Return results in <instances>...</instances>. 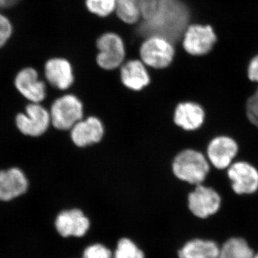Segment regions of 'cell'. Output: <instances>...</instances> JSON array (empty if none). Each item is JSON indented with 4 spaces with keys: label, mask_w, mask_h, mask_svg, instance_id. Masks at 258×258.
I'll return each instance as SVG.
<instances>
[{
    "label": "cell",
    "mask_w": 258,
    "mask_h": 258,
    "mask_svg": "<svg viewBox=\"0 0 258 258\" xmlns=\"http://www.w3.org/2000/svg\"><path fill=\"white\" fill-rule=\"evenodd\" d=\"M204 152L213 170L225 172L238 159L240 145L230 134H218L210 139Z\"/></svg>",
    "instance_id": "obj_5"
},
{
    "label": "cell",
    "mask_w": 258,
    "mask_h": 258,
    "mask_svg": "<svg viewBox=\"0 0 258 258\" xmlns=\"http://www.w3.org/2000/svg\"><path fill=\"white\" fill-rule=\"evenodd\" d=\"M208 120V111L202 103L184 101L176 106L174 121L178 127L187 132H195L205 127Z\"/></svg>",
    "instance_id": "obj_12"
},
{
    "label": "cell",
    "mask_w": 258,
    "mask_h": 258,
    "mask_svg": "<svg viewBox=\"0 0 258 258\" xmlns=\"http://www.w3.org/2000/svg\"><path fill=\"white\" fill-rule=\"evenodd\" d=\"M13 84L29 103H40L46 97V83L35 66L28 64L19 69L14 75Z\"/></svg>",
    "instance_id": "obj_7"
},
{
    "label": "cell",
    "mask_w": 258,
    "mask_h": 258,
    "mask_svg": "<svg viewBox=\"0 0 258 258\" xmlns=\"http://www.w3.org/2000/svg\"><path fill=\"white\" fill-rule=\"evenodd\" d=\"M20 0H0V10L8 11L20 3Z\"/></svg>",
    "instance_id": "obj_26"
},
{
    "label": "cell",
    "mask_w": 258,
    "mask_h": 258,
    "mask_svg": "<svg viewBox=\"0 0 258 258\" xmlns=\"http://www.w3.org/2000/svg\"><path fill=\"white\" fill-rule=\"evenodd\" d=\"M28 176L21 169L11 167L0 171V200L8 202L28 191Z\"/></svg>",
    "instance_id": "obj_13"
},
{
    "label": "cell",
    "mask_w": 258,
    "mask_h": 258,
    "mask_svg": "<svg viewBox=\"0 0 258 258\" xmlns=\"http://www.w3.org/2000/svg\"><path fill=\"white\" fill-rule=\"evenodd\" d=\"M120 78L125 87L136 91L147 87L151 82L147 66L138 58L125 61L120 68Z\"/></svg>",
    "instance_id": "obj_15"
},
{
    "label": "cell",
    "mask_w": 258,
    "mask_h": 258,
    "mask_svg": "<svg viewBox=\"0 0 258 258\" xmlns=\"http://www.w3.org/2000/svg\"><path fill=\"white\" fill-rule=\"evenodd\" d=\"M244 114L249 124L258 131V86L246 100Z\"/></svg>",
    "instance_id": "obj_23"
},
{
    "label": "cell",
    "mask_w": 258,
    "mask_h": 258,
    "mask_svg": "<svg viewBox=\"0 0 258 258\" xmlns=\"http://www.w3.org/2000/svg\"><path fill=\"white\" fill-rule=\"evenodd\" d=\"M90 221L79 209L64 210L57 215L55 220L56 230L64 237H81L89 230Z\"/></svg>",
    "instance_id": "obj_14"
},
{
    "label": "cell",
    "mask_w": 258,
    "mask_h": 258,
    "mask_svg": "<svg viewBox=\"0 0 258 258\" xmlns=\"http://www.w3.org/2000/svg\"><path fill=\"white\" fill-rule=\"evenodd\" d=\"M256 249L242 235H231L220 242L218 258H254Z\"/></svg>",
    "instance_id": "obj_18"
},
{
    "label": "cell",
    "mask_w": 258,
    "mask_h": 258,
    "mask_svg": "<svg viewBox=\"0 0 258 258\" xmlns=\"http://www.w3.org/2000/svg\"><path fill=\"white\" fill-rule=\"evenodd\" d=\"M247 79L258 86V54L251 59L247 68Z\"/></svg>",
    "instance_id": "obj_25"
},
{
    "label": "cell",
    "mask_w": 258,
    "mask_h": 258,
    "mask_svg": "<svg viewBox=\"0 0 258 258\" xmlns=\"http://www.w3.org/2000/svg\"><path fill=\"white\" fill-rule=\"evenodd\" d=\"M97 66L104 71L120 69L125 61L128 47L124 37L118 32L108 30L97 37L95 42Z\"/></svg>",
    "instance_id": "obj_3"
},
{
    "label": "cell",
    "mask_w": 258,
    "mask_h": 258,
    "mask_svg": "<svg viewBox=\"0 0 258 258\" xmlns=\"http://www.w3.org/2000/svg\"><path fill=\"white\" fill-rule=\"evenodd\" d=\"M117 0H84L90 15L99 19L111 18L114 15Z\"/></svg>",
    "instance_id": "obj_20"
},
{
    "label": "cell",
    "mask_w": 258,
    "mask_h": 258,
    "mask_svg": "<svg viewBox=\"0 0 258 258\" xmlns=\"http://www.w3.org/2000/svg\"><path fill=\"white\" fill-rule=\"evenodd\" d=\"M51 124L50 111L41 103H29L25 112L15 117L19 132L26 137H39L45 133Z\"/></svg>",
    "instance_id": "obj_9"
},
{
    "label": "cell",
    "mask_w": 258,
    "mask_h": 258,
    "mask_svg": "<svg viewBox=\"0 0 258 258\" xmlns=\"http://www.w3.org/2000/svg\"><path fill=\"white\" fill-rule=\"evenodd\" d=\"M83 258H113L111 251L101 244L88 246L83 252Z\"/></svg>",
    "instance_id": "obj_24"
},
{
    "label": "cell",
    "mask_w": 258,
    "mask_h": 258,
    "mask_svg": "<svg viewBox=\"0 0 258 258\" xmlns=\"http://www.w3.org/2000/svg\"><path fill=\"white\" fill-rule=\"evenodd\" d=\"M254 258H258V248L256 249L255 254H254Z\"/></svg>",
    "instance_id": "obj_27"
},
{
    "label": "cell",
    "mask_w": 258,
    "mask_h": 258,
    "mask_svg": "<svg viewBox=\"0 0 258 258\" xmlns=\"http://www.w3.org/2000/svg\"><path fill=\"white\" fill-rule=\"evenodd\" d=\"M51 124L58 130H69L82 120V103L74 95H64L57 98L51 106Z\"/></svg>",
    "instance_id": "obj_8"
},
{
    "label": "cell",
    "mask_w": 258,
    "mask_h": 258,
    "mask_svg": "<svg viewBox=\"0 0 258 258\" xmlns=\"http://www.w3.org/2000/svg\"><path fill=\"white\" fill-rule=\"evenodd\" d=\"M181 40V46L188 55L201 57L212 50L217 37L210 25L191 24L185 29Z\"/></svg>",
    "instance_id": "obj_10"
},
{
    "label": "cell",
    "mask_w": 258,
    "mask_h": 258,
    "mask_svg": "<svg viewBox=\"0 0 258 258\" xmlns=\"http://www.w3.org/2000/svg\"><path fill=\"white\" fill-rule=\"evenodd\" d=\"M225 173L235 196L252 197L258 193V167L253 163L236 159Z\"/></svg>",
    "instance_id": "obj_6"
},
{
    "label": "cell",
    "mask_w": 258,
    "mask_h": 258,
    "mask_svg": "<svg viewBox=\"0 0 258 258\" xmlns=\"http://www.w3.org/2000/svg\"><path fill=\"white\" fill-rule=\"evenodd\" d=\"M224 198L221 192L212 185L194 186L187 195V208L194 217L200 220H212L222 211Z\"/></svg>",
    "instance_id": "obj_4"
},
{
    "label": "cell",
    "mask_w": 258,
    "mask_h": 258,
    "mask_svg": "<svg viewBox=\"0 0 258 258\" xmlns=\"http://www.w3.org/2000/svg\"><path fill=\"white\" fill-rule=\"evenodd\" d=\"M176 53L175 42L159 34L147 35L139 44V59L150 69H167L174 62Z\"/></svg>",
    "instance_id": "obj_2"
},
{
    "label": "cell",
    "mask_w": 258,
    "mask_h": 258,
    "mask_svg": "<svg viewBox=\"0 0 258 258\" xmlns=\"http://www.w3.org/2000/svg\"><path fill=\"white\" fill-rule=\"evenodd\" d=\"M220 242L212 237H195L178 251L179 258H218Z\"/></svg>",
    "instance_id": "obj_17"
},
{
    "label": "cell",
    "mask_w": 258,
    "mask_h": 258,
    "mask_svg": "<svg viewBox=\"0 0 258 258\" xmlns=\"http://www.w3.org/2000/svg\"><path fill=\"white\" fill-rule=\"evenodd\" d=\"M114 16L126 26L137 27L142 20L140 0H117Z\"/></svg>",
    "instance_id": "obj_19"
},
{
    "label": "cell",
    "mask_w": 258,
    "mask_h": 258,
    "mask_svg": "<svg viewBox=\"0 0 258 258\" xmlns=\"http://www.w3.org/2000/svg\"><path fill=\"white\" fill-rule=\"evenodd\" d=\"M71 130V139L79 147L98 143L104 134L103 123L98 118L93 116L80 120Z\"/></svg>",
    "instance_id": "obj_16"
},
{
    "label": "cell",
    "mask_w": 258,
    "mask_h": 258,
    "mask_svg": "<svg viewBox=\"0 0 258 258\" xmlns=\"http://www.w3.org/2000/svg\"><path fill=\"white\" fill-rule=\"evenodd\" d=\"M113 258H145L143 251L133 241L122 238L118 241Z\"/></svg>",
    "instance_id": "obj_22"
},
{
    "label": "cell",
    "mask_w": 258,
    "mask_h": 258,
    "mask_svg": "<svg viewBox=\"0 0 258 258\" xmlns=\"http://www.w3.org/2000/svg\"><path fill=\"white\" fill-rule=\"evenodd\" d=\"M15 26L10 15L0 10V50L8 46L14 37Z\"/></svg>",
    "instance_id": "obj_21"
},
{
    "label": "cell",
    "mask_w": 258,
    "mask_h": 258,
    "mask_svg": "<svg viewBox=\"0 0 258 258\" xmlns=\"http://www.w3.org/2000/svg\"><path fill=\"white\" fill-rule=\"evenodd\" d=\"M172 170L180 181L195 186L206 183L212 167L203 151L187 148L174 158Z\"/></svg>",
    "instance_id": "obj_1"
},
{
    "label": "cell",
    "mask_w": 258,
    "mask_h": 258,
    "mask_svg": "<svg viewBox=\"0 0 258 258\" xmlns=\"http://www.w3.org/2000/svg\"><path fill=\"white\" fill-rule=\"evenodd\" d=\"M42 73L47 83L61 91L69 89L74 84V66L64 56L48 57L42 64Z\"/></svg>",
    "instance_id": "obj_11"
}]
</instances>
